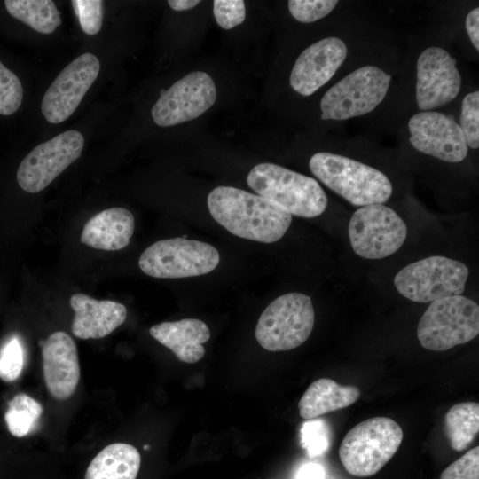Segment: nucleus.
I'll list each match as a JSON object with an SVG mask.
<instances>
[{
	"label": "nucleus",
	"instance_id": "nucleus-1",
	"mask_svg": "<svg viewBox=\"0 0 479 479\" xmlns=\"http://www.w3.org/2000/svg\"><path fill=\"white\" fill-rule=\"evenodd\" d=\"M212 217L238 237L263 243L280 240L292 215L269 200L232 186H217L208 196Z\"/></svg>",
	"mask_w": 479,
	"mask_h": 479
},
{
	"label": "nucleus",
	"instance_id": "nucleus-2",
	"mask_svg": "<svg viewBox=\"0 0 479 479\" xmlns=\"http://www.w3.org/2000/svg\"><path fill=\"white\" fill-rule=\"evenodd\" d=\"M309 165L318 179L354 206L382 204L392 194V185L381 171L348 157L317 153Z\"/></svg>",
	"mask_w": 479,
	"mask_h": 479
},
{
	"label": "nucleus",
	"instance_id": "nucleus-3",
	"mask_svg": "<svg viewBox=\"0 0 479 479\" xmlns=\"http://www.w3.org/2000/svg\"><path fill=\"white\" fill-rule=\"evenodd\" d=\"M247 183L258 195L291 215L312 218L327 207L326 194L317 180L274 163L255 165Z\"/></svg>",
	"mask_w": 479,
	"mask_h": 479
},
{
	"label": "nucleus",
	"instance_id": "nucleus-4",
	"mask_svg": "<svg viewBox=\"0 0 479 479\" xmlns=\"http://www.w3.org/2000/svg\"><path fill=\"white\" fill-rule=\"evenodd\" d=\"M404 433L388 417L367 419L352 428L342 439L339 457L348 473L368 477L380 471L398 450Z\"/></svg>",
	"mask_w": 479,
	"mask_h": 479
},
{
	"label": "nucleus",
	"instance_id": "nucleus-5",
	"mask_svg": "<svg viewBox=\"0 0 479 479\" xmlns=\"http://www.w3.org/2000/svg\"><path fill=\"white\" fill-rule=\"evenodd\" d=\"M478 334L479 306L462 295L432 302L417 327L420 345L434 351H444L467 343Z\"/></svg>",
	"mask_w": 479,
	"mask_h": 479
},
{
	"label": "nucleus",
	"instance_id": "nucleus-6",
	"mask_svg": "<svg viewBox=\"0 0 479 479\" xmlns=\"http://www.w3.org/2000/svg\"><path fill=\"white\" fill-rule=\"evenodd\" d=\"M314 321V309L308 295L286 294L272 301L263 311L255 327V338L266 350H290L309 338Z\"/></svg>",
	"mask_w": 479,
	"mask_h": 479
},
{
	"label": "nucleus",
	"instance_id": "nucleus-7",
	"mask_svg": "<svg viewBox=\"0 0 479 479\" xmlns=\"http://www.w3.org/2000/svg\"><path fill=\"white\" fill-rule=\"evenodd\" d=\"M467 266L457 260L434 255L404 267L396 274L394 284L404 297L415 302L460 295L468 278Z\"/></svg>",
	"mask_w": 479,
	"mask_h": 479
},
{
	"label": "nucleus",
	"instance_id": "nucleus-8",
	"mask_svg": "<svg viewBox=\"0 0 479 479\" xmlns=\"http://www.w3.org/2000/svg\"><path fill=\"white\" fill-rule=\"evenodd\" d=\"M220 261L213 246L194 240L173 238L149 246L140 255L138 265L148 276L178 279L207 274Z\"/></svg>",
	"mask_w": 479,
	"mask_h": 479
},
{
	"label": "nucleus",
	"instance_id": "nucleus-9",
	"mask_svg": "<svg viewBox=\"0 0 479 479\" xmlns=\"http://www.w3.org/2000/svg\"><path fill=\"white\" fill-rule=\"evenodd\" d=\"M390 80L391 76L377 67L356 69L323 96L321 119L346 120L373 111L385 98Z\"/></svg>",
	"mask_w": 479,
	"mask_h": 479
},
{
	"label": "nucleus",
	"instance_id": "nucleus-10",
	"mask_svg": "<svg viewBox=\"0 0 479 479\" xmlns=\"http://www.w3.org/2000/svg\"><path fill=\"white\" fill-rule=\"evenodd\" d=\"M407 227L392 208L370 204L355 211L349 223L353 251L366 259H381L396 253L404 244Z\"/></svg>",
	"mask_w": 479,
	"mask_h": 479
},
{
	"label": "nucleus",
	"instance_id": "nucleus-11",
	"mask_svg": "<svg viewBox=\"0 0 479 479\" xmlns=\"http://www.w3.org/2000/svg\"><path fill=\"white\" fill-rule=\"evenodd\" d=\"M83 145V136L74 130L38 145L18 168L19 185L27 192H41L81 156Z\"/></svg>",
	"mask_w": 479,
	"mask_h": 479
},
{
	"label": "nucleus",
	"instance_id": "nucleus-12",
	"mask_svg": "<svg viewBox=\"0 0 479 479\" xmlns=\"http://www.w3.org/2000/svg\"><path fill=\"white\" fill-rule=\"evenodd\" d=\"M216 99V89L209 75L194 71L161 90L151 110L153 122L169 127L196 119Z\"/></svg>",
	"mask_w": 479,
	"mask_h": 479
},
{
	"label": "nucleus",
	"instance_id": "nucleus-13",
	"mask_svg": "<svg viewBox=\"0 0 479 479\" xmlns=\"http://www.w3.org/2000/svg\"><path fill=\"white\" fill-rule=\"evenodd\" d=\"M99 69L98 59L89 52L64 67L43 98L41 111L45 119L53 124L67 120L97 79Z\"/></svg>",
	"mask_w": 479,
	"mask_h": 479
},
{
	"label": "nucleus",
	"instance_id": "nucleus-14",
	"mask_svg": "<svg viewBox=\"0 0 479 479\" xmlns=\"http://www.w3.org/2000/svg\"><path fill=\"white\" fill-rule=\"evenodd\" d=\"M410 143L418 151L447 162H459L467 154V144L459 124L452 116L423 111L409 121Z\"/></svg>",
	"mask_w": 479,
	"mask_h": 479
},
{
	"label": "nucleus",
	"instance_id": "nucleus-15",
	"mask_svg": "<svg viewBox=\"0 0 479 479\" xmlns=\"http://www.w3.org/2000/svg\"><path fill=\"white\" fill-rule=\"evenodd\" d=\"M461 77L456 59L440 47L423 51L417 61L416 99L420 110H430L453 100L459 92Z\"/></svg>",
	"mask_w": 479,
	"mask_h": 479
},
{
	"label": "nucleus",
	"instance_id": "nucleus-16",
	"mask_svg": "<svg viewBox=\"0 0 479 479\" xmlns=\"http://www.w3.org/2000/svg\"><path fill=\"white\" fill-rule=\"evenodd\" d=\"M344 42L337 37L321 39L306 48L297 58L290 75V85L302 96H310L326 84L347 56Z\"/></svg>",
	"mask_w": 479,
	"mask_h": 479
},
{
	"label": "nucleus",
	"instance_id": "nucleus-17",
	"mask_svg": "<svg viewBox=\"0 0 479 479\" xmlns=\"http://www.w3.org/2000/svg\"><path fill=\"white\" fill-rule=\"evenodd\" d=\"M43 373L50 394L66 400L75 391L81 370L75 342L69 334L57 331L41 342Z\"/></svg>",
	"mask_w": 479,
	"mask_h": 479
},
{
	"label": "nucleus",
	"instance_id": "nucleus-18",
	"mask_svg": "<svg viewBox=\"0 0 479 479\" xmlns=\"http://www.w3.org/2000/svg\"><path fill=\"white\" fill-rule=\"evenodd\" d=\"M70 306L75 312L72 333L82 340L100 339L124 323L126 307L110 300H97L85 294L71 296Z\"/></svg>",
	"mask_w": 479,
	"mask_h": 479
},
{
	"label": "nucleus",
	"instance_id": "nucleus-19",
	"mask_svg": "<svg viewBox=\"0 0 479 479\" xmlns=\"http://www.w3.org/2000/svg\"><path fill=\"white\" fill-rule=\"evenodd\" d=\"M149 334L182 362L193 364L205 355L203 344L210 338L208 326L197 318L153 325Z\"/></svg>",
	"mask_w": 479,
	"mask_h": 479
},
{
	"label": "nucleus",
	"instance_id": "nucleus-20",
	"mask_svg": "<svg viewBox=\"0 0 479 479\" xmlns=\"http://www.w3.org/2000/svg\"><path fill=\"white\" fill-rule=\"evenodd\" d=\"M135 227L134 216L123 208L105 209L84 225L81 242L92 248L120 250L129 245Z\"/></svg>",
	"mask_w": 479,
	"mask_h": 479
},
{
	"label": "nucleus",
	"instance_id": "nucleus-21",
	"mask_svg": "<svg viewBox=\"0 0 479 479\" xmlns=\"http://www.w3.org/2000/svg\"><path fill=\"white\" fill-rule=\"evenodd\" d=\"M360 395L361 390L357 386H343L331 379L321 378L313 381L301 397L299 413L303 419H314L353 404Z\"/></svg>",
	"mask_w": 479,
	"mask_h": 479
},
{
	"label": "nucleus",
	"instance_id": "nucleus-22",
	"mask_svg": "<svg viewBox=\"0 0 479 479\" xmlns=\"http://www.w3.org/2000/svg\"><path fill=\"white\" fill-rule=\"evenodd\" d=\"M141 464L133 445L115 443L101 450L89 465L84 479H136Z\"/></svg>",
	"mask_w": 479,
	"mask_h": 479
},
{
	"label": "nucleus",
	"instance_id": "nucleus-23",
	"mask_svg": "<svg viewBox=\"0 0 479 479\" xmlns=\"http://www.w3.org/2000/svg\"><path fill=\"white\" fill-rule=\"evenodd\" d=\"M4 5L12 17L42 34H51L61 24L51 0H5Z\"/></svg>",
	"mask_w": 479,
	"mask_h": 479
},
{
	"label": "nucleus",
	"instance_id": "nucleus-24",
	"mask_svg": "<svg viewBox=\"0 0 479 479\" xmlns=\"http://www.w3.org/2000/svg\"><path fill=\"white\" fill-rule=\"evenodd\" d=\"M446 436L453 450L466 449L479 431V404L465 402L454 404L444 417Z\"/></svg>",
	"mask_w": 479,
	"mask_h": 479
},
{
	"label": "nucleus",
	"instance_id": "nucleus-25",
	"mask_svg": "<svg viewBox=\"0 0 479 479\" xmlns=\"http://www.w3.org/2000/svg\"><path fill=\"white\" fill-rule=\"evenodd\" d=\"M42 412L43 407L35 399L24 393L16 395L4 414L9 432L16 437L29 435L37 427Z\"/></svg>",
	"mask_w": 479,
	"mask_h": 479
},
{
	"label": "nucleus",
	"instance_id": "nucleus-26",
	"mask_svg": "<svg viewBox=\"0 0 479 479\" xmlns=\"http://www.w3.org/2000/svg\"><path fill=\"white\" fill-rule=\"evenodd\" d=\"M23 88L18 76L0 61V114L10 115L20 106Z\"/></svg>",
	"mask_w": 479,
	"mask_h": 479
},
{
	"label": "nucleus",
	"instance_id": "nucleus-27",
	"mask_svg": "<svg viewBox=\"0 0 479 479\" xmlns=\"http://www.w3.org/2000/svg\"><path fill=\"white\" fill-rule=\"evenodd\" d=\"M24 349L17 336L8 339L0 349V378L11 382L17 380L24 367Z\"/></svg>",
	"mask_w": 479,
	"mask_h": 479
},
{
	"label": "nucleus",
	"instance_id": "nucleus-28",
	"mask_svg": "<svg viewBox=\"0 0 479 479\" xmlns=\"http://www.w3.org/2000/svg\"><path fill=\"white\" fill-rule=\"evenodd\" d=\"M467 146L479 147V91L465 96L460 114V125Z\"/></svg>",
	"mask_w": 479,
	"mask_h": 479
},
{
	"label": "nucleus",
	"instance_id": "nucleus-29",
	"mask_svg": "<svg viewBox=\"0 0 479 479\" xmlns=\"http://www.w3.org/2000/svg\"><path fill=\"white\" fill-rule=\"evenodd\" d=\"M337 4L335 0H290L288 9L296 20L310 23L326 17Z\"/></svg>",
	"mask_w": 479,
	"mask_h": 479
},
{
	"label": "nucleus",
	"instance_id": "nucleus-30",
	"mask_svg": "<svg viewBox=\"0 0 479 479\" xmlns=\"http://www.w3.org/2000/svg\"><path fill=\"white\" fill-rule=\"evenodd\" d=\"M71 3L82 31L89 35H97L102 27L103 2L100 0H73Z\"/></svg>",
	"mask_w": 479,
	"mask_h": 479
},
{
	"label": "nucleus",
	"instance_id": "nucleus-31",
	"mask_svg": "<svg viewBox=\"0 0 479 479\" xmlns=\"http://www.w3.org/2000/svg\"><path fill=\"white\" fill-rule=\"evenodd\" d=\"M213 14L216 23L224 29L241 24L246 18L245 2L242 0H215Z\"/></svg>",
	"mask_w": 479,
	"mask_h": 479
},
{
	"label": "nucleus",
	"instance_id": "nucleus-32",
	"mask_svg": "<svg viewBox=\"0 0 479 479\" xmlns=\"http://www.w3.org/2000/svg\"><path fill=\"white\" fill-rule=\"evenodd\" d=\"M440 479H479V447H474L452 463Z\"/></svg>",
	"mask_w": 479,
	"mask_h": 479
},
{
	"label": "nucleus",
	"instance_id": "nucleus-33",
	"mask_svg": "<svg viewBox=\"0 0 479 479\" xmlns=\"http://www.w3.org/2000/svg\"><path fill=\"white\" fill-rule=\"evenodd\" d=\"M302 443L310 457L323 454L328 447L326 427L321 420L309 421L303 424Z\"/></svg>",
	"mask_w": 479,
	"mask_h": 479
},
{
	"label": "nucleus",
	"instance_id": "nucleus-34",
	"mask_svg": "<svg viewBox=\"0 0 479 479\" xmlns=\"http://www.w3.org/2000/svg\"><path fill=\"white\" fill-rule=\"evenodd\" d=\"M466 29L471 43L479 51V9L477 7L467 14Z\"/></svg>",
	"mask_w": 479,
	"mask_h": 479
},
{
	"label": "nucleus",
	"instance_id": "nucleus-35",
	"mask_svg": "<svg viewBox=\"0 0 479 479\" xmlns=\"http://www.w3.org/2000/svg\"><path fill=\"white\" fill-rule=\"evenodd\" d=\"M296 479H326V473L322 466L308 463L299 469Z\"/></svg>",
	"mask_w": 479,
	"mask_h": 479
},
{
	"label": "nucleus",
	"instance_id": "nucleus-36",
	"mask_svg": "<svg viewBox=\"0 0 479 479\" xmlns=\"http://www.w3.org/2000/svg\"><path fill=\"white\" fill-rule=\"evenodd\" d=\"M200 1L199 0H169L168 4L174 11H186L197 6Z\"/></svg>",
	"mask_w": 479,
	"mask_h": 479
}]
</instances>
